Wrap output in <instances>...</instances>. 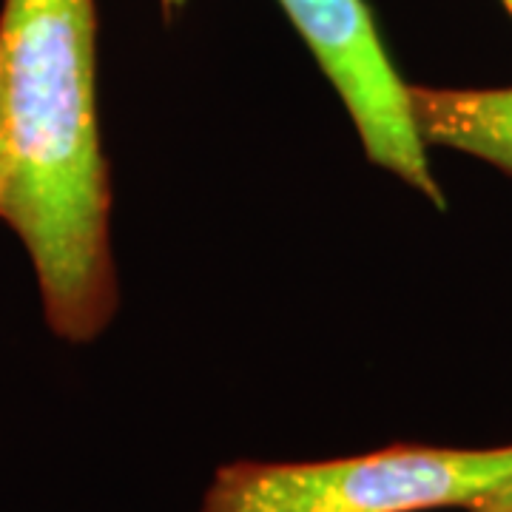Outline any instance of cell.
<instances>
[{
  "label": "cell",
  "instance_id": "obj_1",
  "mask_svg": "<svg viewBox=\"0 0 512 512\" xmlns=\"http://www.w3.org/2000/svg\"><path fill=\"white\" fill-rule=\"evenodd\" d=\"M0 63L9 148L0 220L29 251L49 328L89 342L117 311L94 0H3Z\"/></svg>",
  "mask_w": 512,
  "mask_h": 512
},
{
  "label": "cell",
  "instance_id": "obj_2",
  "mask_svg": "<svg viewBox=\"0 0 512 512\" xmlns=\"http://www.w3.org/2000/svg\"><path fill=\"white\" fill-rule=\"evenodd\" d=\"M512 478V444L453 450L393 444L330 461H237L220 467L202 512L476 510Z\"/></svg>",
  "mask_w": 512,
  "mask_h": 512
},
{
  "label": "cell",
  "instance_id": "obj_3",
  "mask_svg": "<svg viewBox=\"0 0 512 512\" xmlns=\"http://www.w3.org/2000/svg\"><path fill=\"white\" fill-rule=\"evenodd\" d=\"M279 6L348 106L367 160L444 208L413 120L410 86L387 55L365 0H279Z\"/></svg>",
  "mask_w": 512,
  "mask_h": 512
},
{
  "label": "cell",
  "instance_id": "obj_4",
  "mask_svg": "<svg viewBox=\"0 0 512 512\" xmlns=\"http://www.w3.org/2000/svg\"><path fill=\"white\" fill-rule=\"evenodd\" d=\"M410 106L427 146L456 148L512 174V89L410 86Z\"/></svg>",
  "mask_w": 512,
  "mask_h": 512
},
{
  "label": "cell",
  "instance_id": "obj_5",
  "mask_svg": "<svg viewBox=\"0 0 512 512\" xmlns=\"http://www.w3.org/2000/svg\"><path fill=\"white\" fill-rule=\"evenodd\" d=\"M6 171H9V148H6V89H3V63H0V200L6 188Z\"/></svg>",
  "mask_w": 512,
  "mask_h": 512
},
{
  "label": "cell",
  "instance_id": "obj_6",
  "mask_svg": "<svg viewBox=\"0 0 512 512\" xmlns=\"http://www.w3.org/2000/svg\"><path fill=\"white\" fill-rule=\"evenodd\" d=\"M476 510H484V512H512V478L501 487V490H495L481 507Z\"/></svg>",
  "mask_w": 512,
  "mask_h": 512
},
{
  "label": "cell",
  "instance_id": "obj_7",
  "mask_svg": "<svg viewBox=\"0 0 512 512\" xmlns=\"http://www.w3.org/2000/svg\"><path fill=\"white\" fill-rule=\"evenodd\" d=\"M163 6L171 12V9H183L185 6V0H163Z\"/></svg>",
  "mask_w": 512,
  "mask_h": 512
},
{
  "label": "cell",
  "instance_id": "obj_8",
  "mask_svg": "<svg viewBox=\"0 0 512 512\" xmlns=\"http://www.w3.org/2000/svg\"><path fill=\"white\" fill-rule=\"evenodd\" d=\"M501 3H504V9L510 12V18H512V0H501Z\"/></svg>",
  "mask_w": 512,
  "mask_h": 512
},
{
  "label": "cell",
  "instance_id": "obj_9",
  "mask_svg": "<svg viewBox=\"0 0 512 512\" xmlns=\"http://www.w3.org/2000/svg\"><path fill=\"white\" fill-rule=\"evenodd\" d=\"M470 512H484V510H470Z\"/></svg>",
  "mask_w": 512,
  "mask_h": 512
}]
</instances>
